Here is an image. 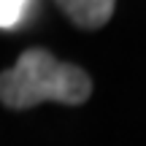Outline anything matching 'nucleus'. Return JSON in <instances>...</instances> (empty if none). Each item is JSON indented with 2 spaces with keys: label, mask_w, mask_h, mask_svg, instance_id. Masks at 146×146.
Returning a JSON list of instances; mask_svg holds the SVG:
<instances>
[{
  "label": "nucleus",
  "mask_w": 146,
  "mask_h": 146,
  "mask_svg": "<svg viewBox=\"0 0 146 146\" xmlns=\"http://www.w3.org/2000/svg\"><path fill=\"white\" fill-rule=\"evenodd\" d=\"M30 8L33 3H25V0H0V30L16 27Z\"/></svg>",
  "instance_id": "nucleus-3"
},
{
  "label": "nucleus",
  "mask_w": 146,
  "mask_h": 146,
  "mask_svg": "<svg viewBox=\"0 0 146 146\" xmlns=\"http://www.w3.org/2000/svg\"><path fill=\"white\" fill-rule=\"evenodd\" d=\"M57 8L81 30H98L114 16L116 5L111 0H60Z\"/></svg>",
  "instance_id": "nucleus-2"
},
{
  "label": "nucleus",
  "mask_w": 146,
  "mask_h": 146,
  "mask_svg": "<svg viewBox=\"0 0 146 146\" xmlns=\"http://www.w3.org/2000/svg\"><path fill=\"white\" fill-rule=\"evenodd\" d=\"M92 95V78L78 65L62 62L46 49H27L14 68L0 73V103L8 108H33L41 103L81 106Z\"/></svg>",
  "instance_id": "nucleus-1"
}]
</instances>
